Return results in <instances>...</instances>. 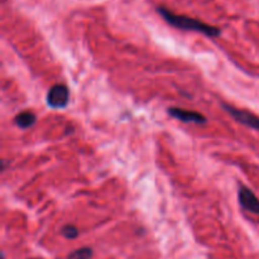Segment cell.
I'll list each match as a JSON object with an SVG mask.
<instances>
[{"mask_svg": "<svg viewBox=\"0 0 259 259\" xmlns=\"http://www.w3.org/2000/svg\"><path fill=\"white\" fill-rule=\"evenodd\" d=\"M70 100V91L65 85H55L47 94V104L52 109H63Z\"/></svg>", "mask_w": 259, "mask_h": 259, "instance_id": "2", "label": "cell"}, {"mask_svg": "<svg viewBox=\"0 0 259 259\" xmlns=\"http://www.w3.org/2000/svg\"><path fill=\"white\" fill-rule=\"evenodd\" d=\"M222 106L229 115H232L233 118L238 121V123L259 131V118L257 115H254V114L249 113V111L247 110H242V109H237L232 105H228V104H223Z\"/></svg>", "mask_w": 259, "mask_h": 259, "instance_id": "3", "label": "cell"}, {"mask_svg": "<svg viewBox=\"0 0 259 259\" xmlns=\"http://www.w3.org/2000/svg\"><path fill=\"white\" fill-rule=\"evenodd\" d=\"M61 233H62V235L65 238H67V239H75V238H77L78 235V229L75 227V225H65V227L61 229Z\"/></svg>", "mask_w": 259, "mask_h": 259, "instance_id": "8", "label": "cell"}, {"mask_svg": "<svg viewBox=\"0 0 259 259\" xmlns=\"http://www.w3.org/2000/svg\"><path fill=\"white\" fill-rule=\"evenodd\" d=\"M238 199H239L243 209L248 210L253 214H259V199L252 190L245 186H240L239 191H238Z\"/></svg>", "mask_w": 259, "mask_h": 259, "instance_id": "4", "label": "cell"}, {"mask_svg": "<svg viewBox=\"0 0 259 259\" xmlns=\"http://www.w3.org/2000/svg\"><path fill=\"white\" fill-rule=\"evenodd\" d=\"M168 114L171 116H174V118L184 121V123H194V124L206 123V118H205L202 114L197 113V111H190V110H186V109H180V108H169Z\"/></svg>", "mask_w": 259, "mask_h": 259, "instance_id": "5", "label": "cell"}, {"mask_svg": "<svg viewBox=\"0 0 259 259\" xmlns=\"http://www.w3.org/2000/svg\"><path fill=\"white\" fill-rule=\"evenodd\" d=\"M157 12L159 13V15H161L169 25H172V27L175 28H179V29L199 32L207 35V37H219L220 33H222L220 28L210 25L207 24V23L201 22V20L195 19V18L176 14V13L171 12V10H168L164 7H158L157 8Z\"/></svg>", "mask_w": 259, "mask_h": 259, "instance_id": "1", "label": "cell"}, {"mask_svg": "<svg viewBox=\"0 0 259 259\" xmlns=\"http://www.w3.org/2000/svg\"><path fill=\"white\" fill-rule=\"evenodd\" d=\"M91 257H93V249L89 247H83L70 253L67 259H90Z\"/></svg>", "mask_w": 259, "mask_h": 259, "instance_id": "7", "label": "cell"}, {"mask_svg": "<svg viewBox=\"0 0 259 259\" xmlns=\"http://www.w3.org/2000/svg\"><path fill=\"white\" fill-rule=\"evenodd\" d=\"M35 120H37V116L33 111H22L15 116L14 123L20 129H28L35 123Z\"/></svg>", "mask_w": 259, "mask_h": 259, "instance_id": "6", "label": "cell"}]
</instances>
